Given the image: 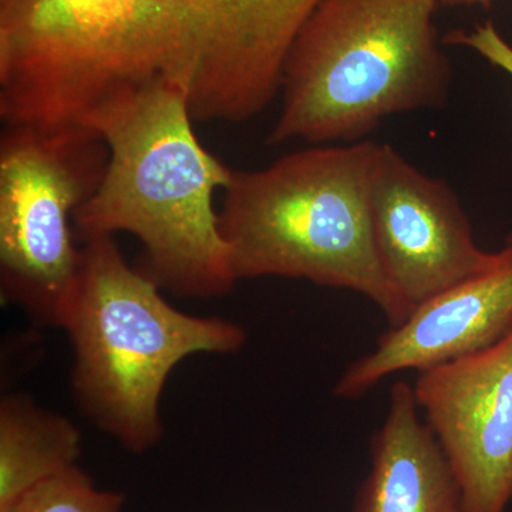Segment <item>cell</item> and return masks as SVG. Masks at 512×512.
<instances>
[{
	"label": "cell",
	"instance_id": "5b68a950",
	"mask_svg": "<svg viewBox=\"0 0 512 512\" xmlns=\"http://www.w3.org/2000/svg\"><path fill=\"white\" fill-rule=\"evenodd\" d=\"M439 0H323L286 57L269 144L357 143L387 117L440 109L453 67Z\"/></svg>",
	"mask_w": 512,
	"mask_h": 512
},
{
	"label": "cell",
	"instance_id": "277c9868",
	"mask_svg": "<svg viewBox=\"0 0 512 512\" xmlns=\"http://www.w3.org/2000/svg\"><path fill=\"white\" fill-rule=\"evenodd\" d=\"M79 275L62 326L72 346L70 387L84 419L134 454L164 437L168 377L194 355H235L238 323L178 311L163 289L131 266L114 237L83 242Z\"/></svg>",
	"mask_w": 512,
	"mask_h": 512
},
{
	"label": "cell",
	"instance_id": "30bf717a",
	"mask_svg": "<svg viewBox=\"0 0 512 512\" xmlns=\"http://www.w3.org/2000/svg\"><path fill=\"white\" fill-rule=\"evenodd\" d=\"M389 412L370 439V470L355 512H461L460 487L412 384L390 387Z\"/></svg>",
	"mask_w": 512,
	"mask_h": 512
},
{
	"label": "cell",
	"instance_id": "7a4b0ae2",
	"mask_svg": "<svg viewBox=\"0 0 512 512\" xmlns=\"http://www.w3.org/2000/svg\"><path fill=\"white\" fill-rule=\"evenodd\" d=\"M184 94L157 83L117 94L76 126L109 147L99 188L73 217L82 242L127 232L140 241L137 268L180 298H220L237 279L214 197L234 170L195 134Z\"/></svg>",
	"mask_w": 512,
	"mask_h": 512
},
{
	"label": "cell",
	"instance_id": "52a82bcc",
	"mask_svg": "<svg viewBox=\"0 0 512 512\" xmlns=\"http://www.w3.org/2000/svg\"><path fill=\"white\" fill-rule=\"evenodd\" d=\"M370 214L384 275L412 311L497 261L478 247L453 188L389 144L377 150Z\"/></svg>",
	"mask_w": 512,
	"mask_h": 512
},
{
	"label": "cell",
	"instance_id": "7c38bea8",
	"mask_svg": "<svg viewBox=\"0 0 512 512\" xmlns=\"http://www.w3.org/2000/svg\"><path fill=\"white\" fill-rule=\"evenodd\" d=\"M126 498L101 490L79 466L42 481L0 512H123Z\"/></svg>",
	"mask_w": 512,
	"mask_h": 512
},
{
	"label": "cell",
	"instance_id": "9c48e42d",
	"mask_svg": "<svg viewBox=\"0 0 512 512\" xmlns=\"http://www.w3.org/2000/svg\"><path fill=\"white\" fill-rule=\"evenodd\" d=\"M490 268L416 306L346 367L336 397L356 400L397 373H417L490 348L512 332V234Z\"/></svg>",
	"mask_w": 512,
	"mask_h": 512
},
{
	"label": "cell",
	"instance_id": "4fadbf2b",
	"mask_svg": "<svg viewBox=\"0 0 512 512\" xmlns=\"http://www.w3.org/2000/svg\"><path fill=\"white\" fill-rule=\"evenodd\" d=\"M443 43L473 50L512 79V45L491 20H485L470 30H453L444 36Z\"/></svg>",
	"mask_w": 512,
	"mask_h": 512
},
{
	"label": "cell",
	"instance_id": "8992f818",
	"mask_svg": "<svg viewBox=\"0 0 512 512\" xmlns=\"http://www.w3.org/2000/svg\"><path fill=\"white\" fill-rule=\"evenodd\" d=\"M0 141V298L62 326L82 251L73 217L97 191L109 147L89 128L5 126Z\"/></svg>",
	"mask_w": 512,
	"mask_h": 512
},
{
	"label": "cell",
	"instance_id": "5bb4252c",
	"mask_svg": "<svg viewBox=\"0 0 512 512\" xmlns=\"http://www.w3.org/2000/svg\"><path fill=\"white\" fill-rule=\"evenodd\" d=\"M441 6L448 8H481L490 10L494 0H439Z\"/></svg>",
	"mask_w": 512,
	"mask_h": 512
},
{
	"label": "cell",
	"instance_id": "ba28073f",
	"mask_svg": "<svg viewBox=\"0 0 512 512\" xmlns=\"http://www.w3.org/2000/svg\"><path fill=\"white\" fill-rule=\"evenodd\" d=\"M460 487L461 512H507L512 501V332L413 384Z\"/></svg>",
	"mask_w": 512,
	"mask_h": 512
},
{
	"label": "cell",
	"instance_id": "8fae6325",
	"mask_svg": "<svg viewBox=\"0 0 512 512\" xmlns=\"http://www.w3.org/2000/svg\"><path fill=\"white\" fill-rule=\"evenodd\" d=\"M82 431L29 394L0 400V510L29 488L77 466Z\"/></svg>",
	"mask_w": 512,
	"mask_h": 512
},
{
	"label": "cell",
	"instance_id": "6da1fadb",
	"mask_svg": "<svg viewBox=\"0 0 512 512\" xmlns=\"http://www.w3.org/2000/svg\"><path fill=\"white\" fill-rule=\"evenodd\" d=\"M323 0H0V117L77 124L163 83L194 121L242 123L281 92L293 40Z\"/></svg>",
	"mask_w": 512,
	"mask_h": 512
},
{
	"label": "cell",
	"instance_id": "3957f363",
	"mask_svg": "<svg viewBox=\"0 0 512 512\" xmlns=\"http://www.w3.org/2000/svg\"><path fill=\"white\" fill-rule=\"evenodd\" d=\"M379 143L318 146L262 170H234L220 229L235 279H306L369 299L390 328L412 309L380 264L370 214Z\"/></svg>",
	"mask_w": 512,
	"mask_h": 512
}]
</instances>
